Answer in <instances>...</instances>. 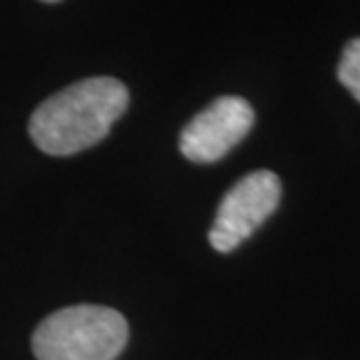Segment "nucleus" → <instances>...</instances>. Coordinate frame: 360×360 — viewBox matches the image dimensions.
I'll list each match as a JSON object with an SVG mask.
<instances>
[{"mask_svg": "<svg viewBox=\"0 0 360 360\" xmlns=\"http://www.w3.org/2000/svg\"><path fill=\"white\" fill-rule=\"evenodd\" d=\"M128 342V323L117 309L75 304L53 311L37 326V360H114Z\"/></svg>", "mask_w": 360, "mask_h": 360, "instance_id": "2", "label": "nucleus"}, {"mask_svg": "<svg viewBox=\"0 0 360 360\" xmlns=\"http://www.w3.org/2000/svg\"><path fill=\"white\" fill-rule=\"evenodd\" d=\"M281 200V181L270 170H256L242 177L221 200L214 217L210 242L212 247L228 254L237 249L258 226L277 210Z\"/></svg>", "mask_w": 360, "mask_h": 360, "instance_id": "3", "label": "nucleus"}, {"mask_svg": "<svg viewBox=\"0 0 360 360\" xmlns=\"http://www.w3.org/2000/svg\"><path fill=\"white\" fill-rule=\"evenodd\" d=\"M42 3H58V0H42Z\"/></svg>", "mask_w": 360, "mask_h": 360, "instance_id": "6", "label": "nucleus"}, {"mask_svg": "<svg viewBox=\"0 0 360 360\" xmlns=\"http://www.w3.org/2000/svg\"><path fill=\"white\" fill-rule=\"evenodd\" d=\"M128 89L114 77H89L47 98L30 117L28 133L49 156L94 147L128 110Z\"/></svg>", "mask_w": 360, "mask_h": 360, "instance_id": "1", "label": "nucleus"}, {"mask_svg": "<svg viewBox=\"0 0 360 360\" xmlns=\"http://www.w3.org/2000/svg\"><path fill=\"white\" fill-rule=\"evenodd\" d=\"M337 79L351 91V96L360 103V37L347 42L342 58L337 63Z\"/></svg>", "mask_w": 360, "mask_h": 360, "instance_id": "5", "label": "nucleus"}, {"mask_svg": "<svg viewBox=\"0 0 360 360\" xmlns=\"http://www.w3.org/2000/svg\"><path fill=\"white\" fill-rule=\"evenodd\" d=\"M256 121L254 107L244 98H217L207 110L195 114L179 135V149L193 163L221 160L249 135Z\"/></svg>", "mask_w": 360, "mask_h": 360, "instance_id": "4", "label": "nucleus"}]
</instances>
